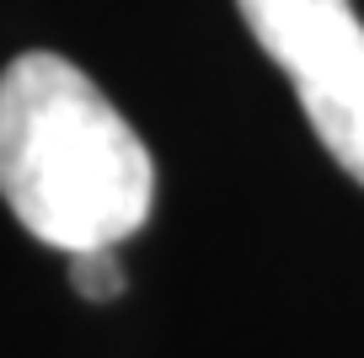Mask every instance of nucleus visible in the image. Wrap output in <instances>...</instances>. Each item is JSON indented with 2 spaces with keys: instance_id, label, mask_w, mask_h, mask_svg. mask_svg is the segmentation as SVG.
I'll return each instance as SVG.
<instances>
[{
  "instance_id": "nucleus-1",
  "label": "nucleus",
  "mask_w": 364,
  "mask_h": 358,
  "mask_svg": "<svg viewBox=\"0 0 364 358\" xmlns=\"http://www.w3.org/2000/svg\"><path fill=\"white\" fill-rule=\"evenodd\" d=\"M0 198L27 235L75 257L150 219L156 166L86 70L33 48L0 75Z\"/></svg>"
},
{
  "instance_id": "nucleus-2",
  "label": "nucleus",
  "mask_w": 364,
  "mask_h": 358,
  "mask_svg": "<svg viewBox=\"0 0 364 358\" xmlns=\"http://www.w3.org/2000/svg\"><path fill=\"white\" fill-rule=\"evenodd\" d=\"M247 33L289 75L327 156L364 188V22L348 0H236Z\"/></svg>"
},
{
  "instance_id": "nucleus-3",
  "label": "nucleus",
  "mask_w": 364,
  "mask_h": 358,
  "mask_svg": "<svg viewBox=\"0 0 364 358\" xmlns=\"http://www.w3.org/2000/svg\"><path fill=\"white\" fill-rule=\"evenodd\" d=\"M113 251L118 246H97V251H75V257H70V283H75L80 300L107 305V300L124 294V268H118Z\"/></svg>"
}]
</instances>
